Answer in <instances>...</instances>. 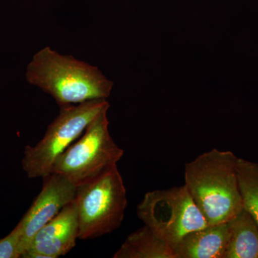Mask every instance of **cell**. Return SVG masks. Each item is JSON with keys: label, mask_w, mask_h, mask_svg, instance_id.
<instances>
[{"label": "cell", "mask_w": 258, "mask_h": 258, "mask_svg": "<svg viewBox=\"0 0 258 258\" xmlns=\"http://www.w3.org/2000/svg\"><path fill=\"white\" fill-rule=\"evenodd\" d=\"M23 233V222L20 221L14 230L0 239V258H18L21 257L19 252V245Z\"/></svg>", "instance_id": "4fadbf2b"}, {"label": "cell", "mask_w": 258, "mask_h": 258, "mask_svg": "<svg viewBox=\"0 0 258 258\" xmlns=\"http://www.w3.org/2000/svg\"><path fill=\"white\" fill-rule=\"evenodd\" d=\"M230 240L227 222L193 231L171 246L175 258H224Z\"/></svg>", "instance_id": "9c48e42d"}, {"label": "cell", "mask_w": 258, "mask_h": 258, "mask_svg": "<svg viewBox=\"0 0 258 258\" xmlns=\"http://www.w3.org/2000/svg\"><path fill=\"white\" fill-rule=\"evenodd\" d=\"M137 213L144 225L171 246L209 225L185 185L148 191Z\"/></svg>", "instance_id": "8992f818"}, {"label": "cell", "mask_w": 258, "mask_h": 258, "mask_svg": "<svg viewBox=\"0 0 258 258\" xmlns=\"http://www.w3.org/2000/svg\"><path fill=\"white\" fill-rule=\"evenodd\" d=\"M79 237V220L74 200L38 231L23 257L57 258L63 256L75 247Z\"/></svg>", "instance_id": "ba28073f"}, {"label": "cell", "mask_w": 258, "mask_h": 258, "mask_svg": "<svg viewBox=\"0 0 258 258\" xmlns=\"http://www.w3.org/2000/svg\"><path fill=\"white\" fill-rule=\"evenodd\" d=\"M42 179L41 191L21 220L23 233L19 245L21 257L30 248L38 231L76 198L77 186L60 174L50 173Z\"/></svg>", "instance_id": "52a82bcc"}, {"label": "cell", "mask_w": 258, "mask_h": 258, "mask_svg": "<svg viewBox=\"0 0 258 258\" xmlns=\"http://www.w3.org/2000/svg\"><path fill=\"white\" fill-rule=\"evenodd\" d=\"M108 109L97 115L81 137L56 159L51 173L60 174L79 186L117 166L124 152L110 134Z\"/></svg>", "instance_id": "3957f363"}, {"label": "cell", "mask_w": 258, "mask_h": 258, "mask_svg": "<svg viewBox=\"0 0 258 258\" xmlns=\"http://www.w3.org/2000/svg\"><path fill=\"white\" fill-rule=\"evenodd\" d=\"M26 79L50 95L60 107L106 99L113 86L96 66L60 55L49 47L34 55Z\"/></svg>", "instance_id": "7a4b0ae2"}, {"label": "cell", "mask_w": 258, "mask_h": 258, "mask_svg": "<svg viewBox=\"0 0 258 258\" xmlns=\"http://www.w3.org/2000/svg\"><path fill=\"white\" fill-rule=\"evenodd\" d=\"M113 257L175 258V256L171 244L144 225L128 236Z\"/></svg>", "instance_id": "8fae6325"}, {"label": "cell", "mask_w": 258, "mask_h": 258, "mask_svg": "<svg viewBox=\"0 0 258 258\" xmlns=\"http://www.w3.org/2000/svg\"><path fill=\"white\" fill-rule=\"evenodd\" d=\"M109 107L106 99L60 107L59 115L47 127L43 138L35 147H25L22 164L28 177L42 178L50 174L56 159L81 137L97 115Z\"/></svg>", "instance_id": "5b68a950"}, {"label": "cell", "mask_w": 258, "mask_h": 258, "mask_svg": "<svg viewBox=\"0 0 258 258\" xmlns=\"http://www.w3.org/2000/svg\"><path fill=\"white\" fill-rule=\"evenodd\" d=\"M230 240L224 258H258V225L243 208L227 222Z\"/></svg>", "instance_id": "30bf717a"}, {"label": "cell", "mask_w": 258, "mask_h": 258, "mask_svg": "<svg viewBox=\"0 0 258 258\" xmlns=\"http://www.w3.org/2000/svg\"><path fill=\"white\" fill-rule=\"evenodd\" d=\"M75 203L80 240L98 238L119 228L128 201L117 166L93 181L77 186Z\"/></svg>", "instance_id": "277c9868"}, {"label": "cell", "mask_w": 258, "mask_h": 258, "mask_svg": "<svg viewBox=\"0 0 258 258\" xmlns=\"http://www.w3.org/2000/svg\"><path fill=\"white\" fill-rule=\"evenodd\" d=\"M237 159L230 151L214 149L185 165V186L209 225L227 222L244 208Z\"/></svg>", "instance_id": "6da1fadb"}, {"label": "cell", "mask_w": 258, "mask_h": 258, "mask_svg": "<svg viewBox=\"0 0 258 258\" xmlns=\"http://www.w3.org/2000/svg\"><path fill=\"white\" fill-rule=\"evenodd\" d=\"M237 172L243 208L258 225V164L238 158Z\"/></svg>", "instance_id": "7c38bea8"}]
</instances>
